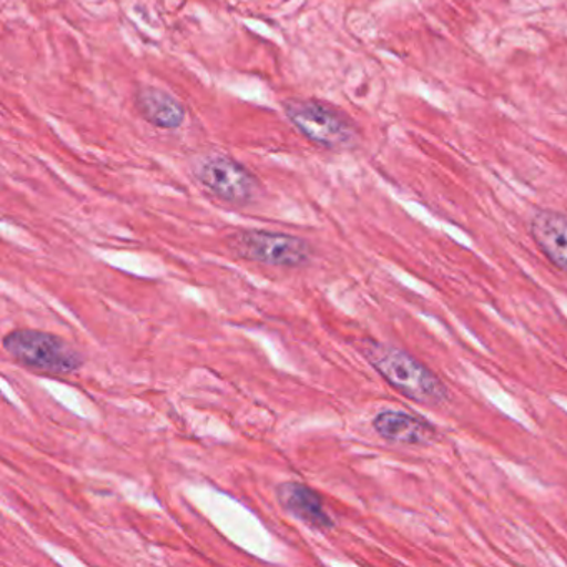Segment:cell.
<instances>
[{"mask_svg": "<svg viewBox=\"0 0 567 567\" xmlns=\"http://www.w3.org/2000/svg\"><path fill=\"white\" fill-rule=\"evenodd\" d=\"M363 353L377 373L413 403L443 406L450 401V390L443 380L408 351L378 341H367Z\"/></svg>", "mask_w": 567, "mask_h": 567, "instance_id": "cell-1", "label": "cell"}, {"mask_svg": "<svg viewBox=\"0 0 567 567\" xmlns=\"http://www.w3.org/2000/svg\"><path fill=\"white\" fill-rule=\"evenodd\" d=\"M284 112L290 124L311 144L331 152L353 151L361 135L350 117L315 99H290Z\"/></svg>", "mask_w": 567, "mask_h": 567, "instance_id": "cell-2", "label": "cell"}, {"mask_svg": "<svg viewBox=\"0 0 567 567\" xmlns=\"http://www.w3.org/2000/svg\"><path fill=\"white\" fill-rule=\"evenodd\" d=\"M195 181L218 200L234 207L254 204L260 194V182L254 172L230 155L212 151L192 158Z\"/></svg>", "mask_w": 567, "mask_h": 567, "instance_id": "cell-3", "label": "cell"}, {"mask_svg": "<svg viewBox=\"0 0 567 567\" xmlns=\"http://www.w3.org/2000/svg\"><path fill=\"white\" fill-rule=\"evenodd\" d=\"M4 350L31 370L51 374H71L84 360L68 341L45 331L16 330L4 337Z\"/></svg>", "mask_w": 567, "mask_h": 567, "instance_id": "cell-4", "label": "cell"}, {"mask_svg": "<svg viewBox=\"0 0 567 567\" xmlns=\"http://www.w3.org/2000/svg\"><path fill=\"white\" fill-rule=\"evenodd\" d=\"M228 247L237 257L268 267H307L313 248L303 238L268 230H240L228 238Z\"/></svg>", "mask_w": 567, "mask_h": 567, "instance_id": "cell-5", "label": "cell"}, {"mask_svg": "<svg viewBox=\"0 0 567 567\" xmlns=\"http://www.w3.org/2000/svg\"><path fill=\"white\" fill-rule=\"evenodd\" d=\"M529 234L540 254L567 275V215L537 210L529 220Z\"/></svg>", "mask_w": 567, "mask_h": 567, "instance_id": "cell-6", "label": "cell"}, {"mask_svg": "<svg viewBox=\"0 0 567 567\" xmlns=\"http://www.w3.org/2000/svg\"><path fill=\"white\" fill-rule=\"evenodd\" d=\"M373 430L383 440L410 446L431 444L437 437V430L427 423L424 417L404 413V411L386 410L377 414L373 420Z\"/></svg>", "mask_w": 567, "mask_h": 567, "instance_id": "cell-7", "label": "cell"}, {"mask_svg": "<svg viewBox=\"0 0 567 567\" xmlns=\"http://www.w3.org/2000/svg\"><path fill=\"white\" fill-rule=\"evenodd\" d=\"M135 107L148 124L165 128V131L182 127L187 117V112L181 101H177L168 92L152 87V85L138 89L135 94Z\"/></svg>", "mask_w": 567, "mask_h": 567, "instance_id": "cell-8", "label": "cell"}, {"mask_svg": "<svg viewBox=\"0 0 567 567\" xmlns=\"http://www.w3.org/2000/svg\"><path fill=\"white\" fill-rule=\"evenodd\" d=\"M278 501L281 506L315 529H330L333 519L328 516L323 501L311 487L300 483H285L278 487Z\"/></svg>", "mask_w": 567, "mask_h": 567, "instance_id": "cell-9", "label": "cell"}]
</instances>
